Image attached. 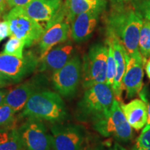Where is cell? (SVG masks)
Instances as JSON below:
<instances>
[{
    "instance_id": "d6a6232c",
    "label": "cell",
    "mask_w": 150,
    "mask_h": 150,
    "mask_svg": "<svg viewBox=\"0 0 150 150\" xmlns=\"http://www.w3.org/2000/svg\"><path fill=\"white\" fill-rule=\"evenodd\" d=\"M7 93L8 92L6 91V90L1 89V88H0V105L4 103V101L5 97Z\"/></svg>"
},
{
    "instance_id": "d6986e66",
    "label": "cell",
    "mask_w": 150,
    "mask_h": 150,
    "mask_svg": "<svg viewBox=\"0 0 150 150\" xmlns=\"http://www.w3.org/2000/svg\"><path fill=\"white\" fill-rule=\"evenodd\" d=\"M106 5V0H67V21L72 22L78 15L88 11L97 9L103 11Z\"/></svg>"
},
{
    "instance_id": "9c48e42d",
    "label": "cell",
    "mask_w": 150,
    "mask_h": 150,
    "mask_svg": "<svg viewBox=\"0 0 150 150\" xmlns=\"http://www.w3.org/2000/svg\"><path fill=\"white\" fill-rule=\"evenodd\" d=\"M18 130L27 150H52V135L42 120L27 118Z\"/></svg>"
},
{
    "instance_id": "e0dca14e",
    "label": "cell",
    "mask_w": 150,
    "mask_h": 150,
    "mask_svg": "<svg viewBox=\"0 0 150 150\" xmlns=\"http://www.w3.org/2000/svg\"><path fill=\"white\" fill-rule=\"evenodd\" d=\"M62 6V0H32L24 7L26 13L37 22H52Z\"/></svg>"
},
{
    "instance_id": "52a82bcc",
    "label": "cell",
    "mask_w": 150,
    "mask_h": 150,
    "mask_svg": "<svg viewBox=\"0 0 150 150\" xmlns=\"http://www.w3.org/2000/svg\"><path fill=\"white\" fill-rule=\"evenodd\" d=\"M81 72V61L79 56L74 55L63 67L53 72L52 83L54 88L61 96L73 97L79 84Z\"/></svg>"
},
{
    "instance_id": "e575fe53",
    "label": "cell",
    "mask_w": 150,
    "mask_h": 150,
    "mask_svg": "<svg viewBox=\"0 0 150 150\" xmlns=\"http://www.w3.org/2000/svg\"><path fill=\"white\" fill-rule=\"evenodd\" d=\"M112 1H115V2H123V1H127L129 0H112Z\"/></svg>"
},
{
    "instance_id": "3957f363",
    "label": "cell",
    "mask_w": 150,
    "mask_h": 150,
    "mask_svg": "<svg viewBox=\"0 0 150 150\" xmlns=\"http://www.w3.org/2000/svg\"><path fill=\"white\" fill-rule=\"evenodd\" d=\"M115 97L112 88L99 83L86 88L76 106V117L82 122L98 120L105 116L113 104Z\"/></svg>"
},
{
    "instance_id": "d4e9b609",
    "label": "cell",
    "mask_w": 150,
    "mask_h": 150,
    "mask_svg": "<svg viewBox=\"0 0 150 150\" xmlns=\"http://www.w3.org/2000/svg\"><path fill=\"white\" fill-rule=\"evenodd\" d=\"M150 148V125H147L137 138L134 150H142Z\"/></svg>"
},
{
    "instance_id": "1f68e13d",
    "label": "cell",
    "mask_w": 150,
    "mask_h": 150,
    "mask_svg": "<svg viewBox=\"0 0 150 150\" xmlns=\"http://www.w3.org/2000/svg\"><path fill=\"white\" fill-rule=\"evenodd\" d=\"M7 2L6 0H0V15H1L6 9Z\"/></svg>"
},
{
    "instance_id": "9a60e30c",
    "label": "cell",
    "mask_w": 150,
    "mask_h": 150,
    "mask_svg": "<svg viewBox=\"0 0 150 150\" xmlns=\"http://www.w3.org/2000/svg\"><path fill=\"white\" fill-rule=\"evenodd\" d=\"M107 42L110 44L112 47V54L115 63V75L114 78L113 85L112 86V91L114 93L115 99L119 103H122V79L126 70V54L127 52L122 44L114 35L107 34Z\"/></svg>"
},
{
    "instance_id": "7a4b0ae2",
    "label": "cell",
    "mask_w": 150,
    "mask_h": 150,
    "mask_svg": "<svg viewBox=\"0 0 150 150\" xmlns=\"http://www.w3.org/2000/svg\"><path fill=\"white\" fill-rule=\"evenodd\" d=\"M20 116L59 123L66 119L67 111L59 93L41 90L30 97Z\"/></svg>"
},
{
    "instance_id": "83f0119b",
    "label": "cell",
    "mask_w": 150,
    "mask_h": 150,
    "mask_svg": "<svg viewBox=\"0 0 150 150\" xmlns=\"http://www.w3.org/2000/svg\"><path fill=\"white\" fill-rule=\"evenodd\" d=\"M96 150H127L120 144L115 141H106L102 142Z\"/></svg>"
},
{
    "instance_id": "ac0fdd59",
    "label": "cell",
    "mask_w": 150,
    "mask_h": 150,
    "mask_svg": "<svg viewBox=\"0 0 150 150\" xmlns=\"http://www.w3.org/2000/svg\"><path fill=\"white\" fill-rule=\"evenodd\" d=\"M121 109L130 126L136 130L143 128L147 122V105L142 99H135L128 104H120Z\"/></svg>"
},
{
    "instance_id": "6da1fadb",
    "label": "cell",
    "mask_w": 150,
    "mask_h": 150,
    "mask_svg": "<svg viewBox=\"0 0 150 150\" xmlns=\"http://www.w3.org/2000/svg\"><path fill=\"white\" fill-rule=\"evenodd\" d=\"M143 20L134 6L123 5L115 6L107 20V34L115 36L129 56L141 61L138 41Z\"/></svg>"
},
{
    "instance_id": "8d00e7d4",
    "label": "cell",
    "mask_w": 150,
    "mask_h": 150,
    "mask_svg": "<svg viewBox=\"0 0 150 150\" xmlns=\"http://www.w3.org/2000/svg\"><path fill=\"white\" fill-rule=\"evenodd\" d=\"M6 2H7V1H8V0H6Z\"/></svg>"
},
{
    "instance_id": "603a6c76",
    "label": "cell",
    "mask_w": 150,
    "mask_h": 150,
    "mask_svg": "<svg viewBox=\"0 0 150 150\" xmlns=\"http://www.w3.org/2000/svg\"><path fill=\"white\" fill-rule=\"evenodd\" d=\"M14 110L8 104L3 103L0 105V130L10 129L15 120Z\"/></svg>"
},
{
    "instance_id": "ffe728a7",
    "label": "cell",
    "mask_w": 150,
    "mask_h": 150,
    "mask_svg": "<svg viewBox=\"0 0 150 150\" xmlns=\"http://www.w3.org/2000/svg\"><path fill=\"white\" fill-rule=\"evenodd\" d=\"M25 149L18 128L0 130V150H24Z\"/></svg>"
},
{
    "instance_id": "7402d4cb",
    "label": "cell",
    "mask_w": 150,
    "mask_h": 150,
    "mask_svg": "<svg viewBox=\"0 0 150 150\" xmlns=\"http://www.w3.org/2000/svg\"><path fill=\"white\" fill-rule=\"evenodd\" d=\"M24 47V41L11 35L9 40L5 44L2 53L22 58L24 56L23 50Z\"/></svg>"
},
{
    "instance_id": "f1b7e54d",
    "label": "cell",
    "mask_w": 150,
    "mask_h": 150,
    "mask_svg": "<svg viewBox=\"0 0 150 150\" xmlns=\"http://www.w3.org/2000/svg\"><path fill=\"white\" fill-rule=\"evenodd\" d=\"M8 36H11L8 24L5 20H4L0 22V42Z\"/></svg>"
},
{
    "instance_id": "30bf717a",
    "label": "cell",
    "mask_w": 150,
    "mask_h": 150,
    "mask_svg": "<svg viewBox=\"0 0 150 150\" xmlns=\"http://www.w3.org/2000/svg\"><path fill=\"white\" fill-rule=\"evenodd\" d=\"M52 150H82L86 141L83 127L56 124L51 128Z\"/></svg>"
},
{
    "instance_id": "8992f818",
    "label": "cell",
    "mask_w": 150,
    "mask_h": 150,
    "mask_svg": "<svg viewBox=\"0 0 150 150\" xmlns=\"http://www.w3.org/2000/svg\"><path fill=\"white\" fill-rule=\"evenodd\" d=\"M93 128L106 138L127 142L132 139L133 131L121 109L120 103L115 99L110 111L98 120L94 122Z\"/></svg>"
},
{
    "instance_id": "4fadbf2b",
    "label": "cell",
    "mask_w": 150,
    "mask_h": 150,
    "mask_svg": "<svg viewBox=\"0 0 150 150\" xmlns=\"http://www.w3.org/2000/svg\"><path fill=\"white\" fill-rule=\"evenodd\" d=\"M102 11L91 10L81 13L72 22L70 34L76 42H85L91 38L96 28L99 20V16Z\"/></svg>"
},
{
    "instance_id": "277c9868",
    "label": "cell",
    "mask_w": 150,
    "mask_h": 150,
    "mask_svg": "<svg viewBox=\"0 0 150 150\" xmlns=\"http://www.w3.org/2000/svg\"><path fill=\"white\" fill-rule=\"evenodd\" d=\"M4 20L8 24L11 36L24 41L27 47L40 40L45 30V27L26 13L24 7L13 8L4 16Z\"/></svg>"
},
{
    "instance_id": "2e32d148",
    "label": "cell",
    "mask_w": 150,
    "mask_h": 150,
    "mask_svg": "<svg viewBox=\"0 0 150 150\" xmlns=\"http://www.w3.org/2000/svg\"><path fill=\"white\" fill-rule=\"evenodd\" d=\"M70 33L69 22L63 20L52 24L45 30L44 33L39 40L40 58L45 55L54 46L65 42L68 39Z\"/></svg>"
},
{
    "instance_id": "7c38bea8",
    "label": "cell",
    "mask_w": 150,
    "mask_h": 150,
    "mask_svg": "<svg viewBox=\"0 0 150 150\" xmlns=\"http://www.w3.org/2000/svg\"><path fill=\"white\" fill-rule=\"evenodd\" d=\"M143 61H138L126 54V70L122 79V89L126 93L127 99L138 95L143 86Z\"/></svg>"
},
{
    "instance_id": "4dcf8cb0",
    "label": "cell",
    "mask_w": 150,
    "mask_h": 150,
    "mask_svg": "<svg viewBox=\"0 0 150 150\" xmlns=\"http://www.w3.org/2000/svg\"><path fill=\"white\" fill-rule=\"evenodd\" d=\"M13 82L9 79L8 77L2 74V72L0 71V88L4 87L6 86H8V84L12 83Z\"/></svg>"
},
{
    "instance_id": "44dd1931",
    "label": "cell",
    "mask_w": 150,
    "mask_h": 150,
    "mask_svg": "<svg viewBox=\"0 0 150 150\" xmlns=\"http://www.w3.org/2000/svg\"><path fill=\"white\" fill-rule=\"evenodd\" d=\"M138 47L145 64L147 59L150 58V21L145 19L140 29Z\"/></svg>"
},
{
    "instance_id": "8fae6325",
    "label": "cell",
    "mask_w": 150,
    "mask_h": 150,
    "mask_svg": "<svg viewBox=\"0 0 150 150\" xmlns=\"http://www.w3.org/2000/svg\"><path fill=\"white\" fill-rule=\"evenodd\" d=\"M45 84V79L41 76L24 82L7 93L4 103L10 106L16 112L21 111L33 94L43 90Z\"/></svg>"
},
{
    "instance_id": "836d02e7",
    "label": "cell",
    "mask_w": 150,
    "mask_h": 150,
    "mask_svg": "<svg viewBox=\"0 0 150 150\" xmlns=\"http://www.w3.org/2000/svg\"><path fill=\"white\" fill-rule=\"evenodd\" d=\"M145 63H146V65H145L146 73H147L148 78L150 79V58H149V59L146 61Z\"/></svg>"
},
{
    "instance_id": "ba28073f",
    "label": "cell",
    "mask_w": 150,
    "mask_h": 150,
    "mask_svg": "<svg viewBox=\"0 0 150 150\" xmlns=\"http://www.w3.org/2000/svg\"><path fill=\"white\" fill-rule=\"evenodd\" d=\"M38 63L39 59L31 52L22 58L0 54V71L13 83H18L32 73L38 67Z\"/></svg>"
},
{
    "instance_id": "484cf974",
    "label": "cell",
    "mask_w": 150,
    "mask_h": 150,
    "mask_svg": "<svg viewBox=\"0 0 150 150\" xmlns=\"http://www.w3.org/2000/svg\"><path fill=\"white\" fill-rule=\"evenodd\" d=\"M134 7L143 19L150 21V0H136Z\"/></svg>"
},
{
    "instance_id": "cb8c5ba5",
    "label": "cell",
    "mask_w": 150,
    "mask_h": 150,
    "mask_svg": "<svg viewBox=\"0 0 150 150\" xmlns=\"http://www.w3.org/2000/svg\"><path fill=\"white\" fill-rule=\"evenodd\" d=\"M108 58H107V70H106V83L112 88L113 85L114 78L115 75V63L112 54V47L108 42Z\"/></svg>"
},
{
    "instance_id": "5bb4252c",
    "label": "cell",
    "mask_w": 150,
    "mask_h": 150,
    "mask_svg": "<svg viewBox=\"0 0 150 150\" xmlns=\"http://www.w3.org/2000/svg\"><path fill=\"white\" fill-rule=\"evenodd\" d=\"M74 47L72 42L66 41L50 50L40 59L39 71H56L63 67L74 55Z\"/></svg>"
},
{
    "instance_id": "f546056e",
    "label": "cell",
    "mask_w": 150,
    "mask_h": 150,
    "mask_svg": "<svg viewBox=\"0 0 150 150\" xmlns=\"http://www.w3.org/2000/svg\"><path fill=\"white\" fill-rule=\"evenodd\" d=\"M32 0H8L7 5L12 8L15 7H25Z\"/></svg>"
},
{
    "instance_id": "5b68a950",
    "label": "cell",
    "mask_w": 150,
    "mask_h": 150,
    "mask_svg": "<svg viewBox=\"0 0 150 150\" xmlns=\"http://www.w3.org/2000/svg\"><path fill=\"white\" fill-rule=\"evenodd\" d=\"M108 45L96 43L83 56L82 63V84L85 88L99 83H106L107 70Z\"/></svg>"
},
{
    "instance_id": "4316f807",
    "label": "cell",
    "mask_w": 150,
    "mask_h": 150,
    "mask_svg": "<svg viewBox=\"0 0 150 150\" xmlns=\"http://www.w3.org/2000/svg\"><path fill=\"white\" fill-rule=\"evenodd\" d=\"M138 95L140 98L147 105L148 118L147 125H150V90L147 87H145L143 90H141Z\"/></svg>"
},
{
    "instance_id": "d590c367",
    "label": "cell",
    "mask_w": 150,
    "mask_h": 150,
    "mask_svg": "<svg viewBox=\"0 0 150 150\" xmlns=\"http://www.w3.org/2000/svg\"><path fill=\"white\" fill-rule=\"evenodd\" d=\"M142 150H150V148H149V149H142Z\"/></svg>"
}]
</instances>
